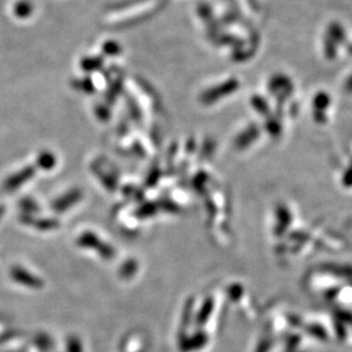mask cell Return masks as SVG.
Returning <instances> with one entry per match:
<instances>
[{"instance_id":"obj_1","label":"cell","mask_w":352,"mask_h":352,"mask_svg":"<svg viewBox=\"0 0 352 352\" xmlns=\"http://www.w3.org/2000/svg\"><path fill=\"white\" fill-rule=\"evenodd\" d=\"M16 15L18 16H28L31 13V6L28 3H21L16 5Z\"/></svg>"}]
</instances>
